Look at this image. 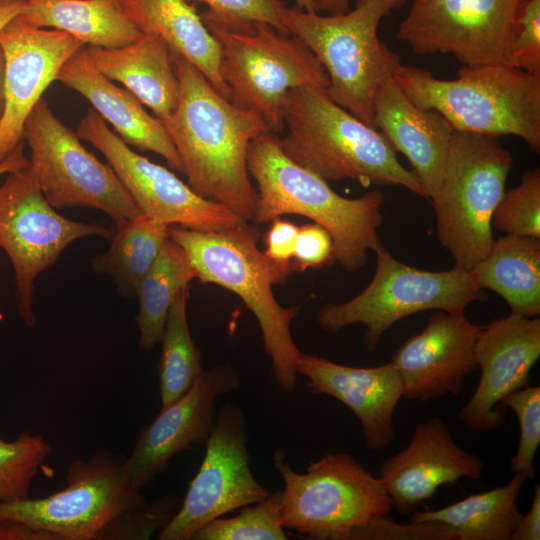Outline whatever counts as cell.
I'll use <instances>...</instances> for the list:
<instances>
[{
  "label": "cell",
  "mask_w": 540,
  "mask_h": 540,
  "mask_svg": "<svg viewBox=\"0 0 540 540\" xmlns=\"http://www.w3.org/2000/svg\"><path fill=\"white\" fill-rule=\"evenodd\" d=\"M28 164L29 160L24 155V142L22 141L9 156L0 162V176L25 168Z\"/></svg>",
  "instance_id": "cell-44"
},
{
  "label": "cell",
  "mask_w": 540,
  "mask_h": 540,
  "mask_svg": "<svg viewBox=\"0 0 540 540\" xmlns=\"http://www.w3.org/2000/svg\"><path fill=\"white\" fill-rule=\"evenodd\" d=\"M405 0H356L354 8L322 16L285 7L282 23L301 39L324 68L331 99L373 126V101L381 83L393 77L401 57L378 38L381 20Z\"/></svg>",
  "instance_id": "cell-6"
},
{
  "label": "cell",
  "mask_w": 540,
  "mask_h": 540,
  "mask_svg": "<svg viewBox=\"0 0 540 540\" xmlns=\"http://www.w3.org/2000/svg\"><path fill=\"white\" fill-rule=\"evenodd\" d=\"M200 468L181 506L158 540H191L213 519L261 501L270 493L250 468L247 424L241 408L225 403L216 414Z\"/></svg>",
  "instance_id": "cell-16"
},
{
  "label": "cell",
  "mask_w": 540,
  "mask_h": 540,
  "mask_svg": "<svg viewBox=\"0 0 540 540\" xmlns=\"http://www.w3.org/2000/svg\"><path fill=\"white\" fill-rule=\"evenodd\" d=\"M484 469L481 459L458 446L444 422L434 417L416 425L407 446L382 462L378 477L392 507L411 515L440 486L461 478L479 481Z\"/></svg>",
  "instance_id": "cell-21"
},
{
  "label": "cell",
  "mask_w": 540,
  "mask_h": 540,
  "mask_svg": "<svg viewBox=\"0 0 540 540\" xmlns=\"http://www.w3.org/2000/svg\"><path fill=\"white\" fill-rule=\"evenodd\" d=\"M394 80L418 107L441 114L454 130L514 135L540 151V76L506 64L463 65L454 80L400 65Z\"/></svg>",
  "instance_id": "cell-5"
},
{
  "label": "cell",
  "mask_w": 540,
  "mask_h": 540,
  "mask_svg": "<svg viewBox=\"0 0 540 540\" xmlns=\"http://www.w3.org/2000/svg\"><path fill=\"white\" fill-rule=\"evenodd\" d=\"M417 1H422V0H417Z\"/></svg>",
  "instance_id": "cell-50"
},
{
  "label": "cell",
  "mask_w": 540,
  "mask_h": 540,
  "mask_svg": "<svg viewBox=\"0 0 540 540\" xmlns=\"http://www.w3.org/2000/svg\"><path fill=\"white\" fill-rule=\"evenodd\" d=\"M540 357V319L509 314L481 326L475 361L481 374L475 391L457 418L471 432L486 433L505 425L504 399L530 382Z\"/></svg>",
  "instance_id": "cell-17"
},
{
  "label": "cell",
  "mask_w": 540,
  "mask_h": 540,
  "mask_svg": "<svg viewBox=\"0 0 540 540\" xmlns=\"http://www.w3.org/2000/svg\"><path fill=\"white\" fill-rule=\"evenodd\" d=\"M282 489L254 504L239 508L230 518H216L202 526L191 540H286L281 525Z\"/></svg>",
  "instance_id": "cell-33"
},
{
  "label": "cell",
  "mask_w": 540,
  "mask_h": 540,
  "mask_svg": "<svg viewBox=\"0 0 540 540\" xmlns=\"http://www.w3.org/2000/svg\"><path fill=\"white\" fill-rule=\"evenodd\" d=\"M24 3L25 0H7L0 2V32L9 22L22 13Z\"/></svg>",
  "instance_id": "cell-45"
},
{
  "label": "cell",
  "mask_w": 540,
  "mask_h": 540,
  "mask_svg": "<svg viewBox=\"0 0 540 540\" xmlns=\"http://www.w3.org/2000/svg\"><path fill=\"white\" fill-rule=\"evenodd\" d=\"M299 227L288 220L276 218L264 236L265 254L274 261L291 262Z\"/></svg>",
  "instance_id": "cell-41"
},
{
  "label": "cell",
  "mask_w": 540,
  "mask_h": 540,
  "mask_svg": "<svg viewBox=\"0 0 540 540\" xmlns=\"http://www.w3.org/2000/svg\"><path fill=\"white\" fill-rule=\"evenodd\" d=\"M526 478L514 473L503 486L469 495L437 510L414 511L411 521H435L449 526L456 540H510L522 513L517 498Z\"/></svg>",
  "instance_id": "cell-29"
},
{
  "label": "cell",
  "mask_w": 540,
  "mask_h": 540,
  "mask_svg": "<svg viewBox=\"0 0 540 540\" xmlns=\"http://www.w3.org/2000/svg\"><path fill=\"white\" fill-rule=\"evenodd\" d=\"M480 329L464 312L437 310L391 358L401 378L403 398L427 402L459 394L465 376L477 368L475 344Z\"/></svg>",
  "instance_id": "cell-20"
},
{
  "label": "cell",
  "mask_w": 540,
  "mask_h": 540,
  "mask_svg": "<svg viewBox=\"0 0 540 540\" xmlns=\"http://www.w3.org/2000/svg\"><path fill=\"white\" fill-rule=\"evenodd\" d=\"M51 453L39 434L23 431L12 441L0 437V503L29 498L32 482Z\"/></svg>",
  "instance_id": "cell-34"
},
{
  "label": "cell",
  "mask_w": 540,
  "mask_h": 540,
  "mask_svg": "<svg viewBox=\"0 0 540 540\" xmlns=\"http://www.w3.org/2000/svg\"><path fill=\"white\" fill-rule=\"evenodd\" d=\"M207 5L200 13L203 22L235 30L250 31L255 23H266L277 31L289 34L282 23V0H187Z\"/></svg>",
  "instance_id": "cell-37"
},
{
  "label": "cell",
  "mask_w": 540,
  "mask_h": 540,
  "mask_svg": "<svg viewBox=\"0 0 540 540\" xmlns=\"http://www.w3.org/2000/svg\"><path fill=\"white\" fill-rule=\"evenodd\" d=\"M195 278L197 273L185 250L168 238L136 291L139 348L151 350L160 343L173 302Z\"/></svg>",
  "instance_id": "cell-31"
},
{
  "label": "cell",
  "mask_w": 540,
  "mask_h": 540,
  "mask_svg": "<svg viewBox=\"0 0 540 540\" xmlns=\"http://www.w3.org/2000/svg\"><path fill=\"white\" fill-rule=\"evenodd\" d=\"M221 49V76L228 99L237 107L255 111L268 131L284 127V108L290 90L326 88L328 76L306 44L292 34L266 23L250 31H235L204 22Z\"/></svg>",
  "instance_id": "cell-9"
},
{
  "label": "cell",
  "mask_w": 540,
  "mask_h": 540,
  "mask_svg": "<svg viewBox=\"0 0 540 540\" xmlns=\"http://www.w3.org/2000/svg\"><path fill=\"white\" fill-rule=\"evenodd\" d=\"M4 56V106L0 117V162L23 141V127L63 65L84 45L72 35L38 28L18 17L0 32Z\"/></svg>",
  "instance_id": "cell-18"
},
{
  "label": "cell",
  "mask_w": 540,
  "mask_h": 540,
  "mask_svg": "<svg viewBox=\"0 0 540 540\" xmlns=\"http://www.w3.org/2000/svg\"><path fill=\"white\" fill-rule=\"evenodd\" d=\"M513 157L497 137L454 130L438 193L432 198L438 240L454 266L471 271L492 243V215Z\"/></svg>",
  "instance_id": "cell-7"
},
{
  "label": "cell",
  "mask_w": 540,
  "mask_h": 540,
  "mask_svg": "<svg viewBox=\"0 0 540 540\" xmlns=\"http://www.w3.org/2000/svg\"><path fill=\"white\" fill-rule=\"evenodd\" d=\"M85 51L102 75L122 84L159 120L176 109L179 80L172 52L161 39L143 34L125 46H88Z\"/></svg>",
  "instance_id": "cell-25"
},
{
  "label": "cell",
  "mask_w": 540,
  "mask_h": 540,
  "mask_svg": "<svg viewBox=\"0 0 540 540\" xmlns=\"http://www.w3.org/2000/svg\"><path fill=\"white\" fill-rule=\"evenodd\" d=\"M239 372L217 366L204 373L178 399L161 408L158 416L139 433L124 466L142 489L166 469L170 459L193 444H205L214 426V407L219 396L237 390Z\"/></svg>",
  "instance_id": "cell-19"
},
{
  "label": "cell",
  "mask_w": 540,
  "mask_h": 540,
  "mask_svg": "<svg viewBox=\"0 0 540 540\" xmlns=\"http://www.w3.org/2000/svg\"><path fill=\"white\" fill-rule=\"evenodd\" d=\"M491 225L506 235L540 239V170L526 171L520 183L504 192Z\"/></svg>",
  "instance_id": "cell-35"
},
{
  "label": "cell",
  "mask_w": 540,
  "mask_h": 540,
  "mask_svg": "<svg viewBox=\"0 0 540 540\" xmlns=\"http://www.w3.org/2000/svg\"><path fill=\"white\" fill-rule=\"evenodd\" d=\"M3 83H4V56L0 46V117L3 112L4 95H3Z\"/></svg>",
  "instance_id": "cell-47"
},
{
  "label": "cell",
  "mask_w": 540,
  "mask_h": 540,
  "mask_svg": "<svg viewBox=\"0 0 540 540\" xmlns=\"http://www.w3.org/2000/svg\"><path fill=\"white\" fill-rule=\"evenodd\" d=\"M348 540H456V535L449 526L440 522L400 524L387 515H381L354 530Z\"/></svg>",
  "instance_id": "cell-38"
},
{
  "label": "cell",
  "mask_w": 540,
  "mask_h": 540,
  "mask_svg": "<svg viewBox=\"0 0 540 540\" xmlns=\"http://www.w3.org/2000/svg\"><path fill=\"white\" fill-rule=\"evenodd\" d=\"M509 65L540 76V0H526L523 5Z\"/></svg>",
  "instance_id": "cell-39"
},
{
  "label": "cell",
  "mask_w": 540,
  "mask_h": 540,
  "mask_svg": "<svg viewBox=\"0 0 540 540\" xmlns=\"http://www.w3.org/2000/svg\"><path fill=\"white\" fill-rule=\"evenodd\" d=\"M189 286L173 302L161 337L158 363L161 408L183 395L204 373L199 347L193 341L188 321Z\"/></svg>",
  "instance_id": "cell-32"
},
{
  "label": "cell",
  "mask_w": 540,
  "mask_h": 540,
  "mask_svg": "<svg viewBox=\"0 0 540 540\" xmlns=\"http://www.w3.org/2000/svg\"><path fill=\"white\" fill-rule=\"evenodd\" d=\"M18 18L34 27L64 31L93 47H121L143 35L118 0H25Z\"/></svg>",
  "instance_id": "cell-27"
},
{
  "label": "cell",
  "mask_w": 540,
  "mask_h": 540,
  "mask_svg": "<svg viewBox=\"0 0 540 540\" xmlns=\"http://www.w3.org/2000/svg\"><path fill=\"white\" fill-rule=\"evenodd\" d=\"M75 133L100 150L143 214L169 226L205 232L226 231L247 222L225 205L197 194L167 168L132 150L92 107Z\"/></svg>",
  "instance_id": "cell-15"
},
{
  "label": "cell",
  "mask_w": 540,
  "mask_h": 540,
  "mask_svg": "<svg viewBox=\"0 0 540 540\" xmlns=\"http://www.w3.org/2000/svg\"><path fill=\"white\" fill-rule=\"evenodd\" d=\"M297 373L314 394H326L347 406L361 424L365 446L380 451L395 439V408L403 398L401 378L391 362L354 367L302 353Z\"/></svg>",
  "instance_id": "cell-22"
},
{
  "label": "cell",
  "mask_w": 540,
  "mask_h": 540,
  "mask_svg": "<svg viewBox=\"0 0 540 540\" xmlns=\"http://www.w3.org/2000/svg\"><path fill=\"white\" fill-rule=\"evenodd\" d=\"M295 4L301 10L315 12L314 0H295Z\"/></svg>",
  "instance_id": "cell-48"
},
{
  "label": "cell",
  "mask_w": 540,
  "mask_h": 540,
  "mask_svg": "<svg viewBox=\"0 0 540 540\" xmlns=\"http://www.w3.org/2000/svg\"><path fill=\"white\" fill-rule=\"evenodd\" d=\"M172 56L179 99L174 112L160 121L188 185L252 221L258 195L250 181L247 153L250 143L268 131L265 123L255 111L237 107L219 93L189 61L173 52Z\"/></svg>",
  "instance_id": "cell-1"
},
{
  "label": "cell",
  "mask_w": 540,
  "mask_h": 540,
  "mask_svg": "<svg viewBox=\"0 0 540 540\" xmlns=\"http://www.w3.org/2000/svg\"><path fill=\"white\" fill-rule=\"evenodd\" d=\"M486 299L471 271L457 266L446 271L420 270L383 247L376 251L375 272L367 287L346 302L321 307L317 322L329 333L364 325V344L372 351L391 326L409 315L427 310L464 312L470 303Z\"/></svg>",
  "instance_id": "cell-10"
},
{
  "label": "cell",
  "mask_w": 540,
  "mask_h": 540,
  "mask_svg": "<svg viewBox=\"0 0 540 540\" xmlns=\"http://www.w3.org/2000/svg\"><path fill=\"white\" fill-rule=\"evenodd\" d=\"M65 480L62 490L46 497L0 503V518L56 540H107L122 516L147 502L124 461L108 452L72 461Z\"/></svg>",
  "instance_id": "cell-11"
},
{
  "label": "cell",
  "mask_w": 540,
  "mask_h": 540,
  "mask_svg": "<svg viewBox=\"0 0 540 540\" xmlns=\"http://www.w3.org/2000/svg\"><path fill=\"white\" fill-rule=\"evenodd\" d=\"M273 462L284 482L281 525L306 539L348 540L392 508L381 479L348 453H327L304 473L292 469L281 449Z\"/></svg>",
  "instance_id": "cell-8"
},
{
  "label": "cell",
  "mask_w": 540,
  "mask_h": 540,
  "mask_svg": "<svg viewBox=\"0 0 540 540\" xmlns=\"http://www.w3.org/2000/svg\"><path fill=\"white\" fill-rule=\"evenodd\" d=\"M7 1V0H0V2Z\"/></svg>",
  "instance_id": "cell-49"
},
{
  "label": "cell",
  "mask_w": 540,
  "mask_h": 540,
  "mask_svg": "<svg viewBox=\"0 0 540 540\" xmlns=\"http://www.w3.org/2000/svg\"><path fill=\"white\" fill-rule=\"evenodd\" d=\"M540 539V485L535 483L531 507L522 514L510 540H539Z\"/></svg>",
  "instance_id": "cell-42"
},
{
  "label": "cell",
  "mask_w": 540,
  "mask_h": 540,
  "mask_svg": "<svg viewBox=\"0 0 540 540\" xmlns=\"http://www.w3.org/2000/svg\"><path fill=\"white\" fill-rule=\"evenodd\" d=\"M247 168L258 186L254 224L284 214L311 219L330 233L334 261L348 272L364 267L369 251L384 247L379 235L384 196L379 190L353 199L337 194L327 180L286 156L280 138L270 131L250 143Z\"/></svg>",
  "instance_id": "cell-2"
},
{
  "label": "cell",
  "mask_w": 540,
  "mask_h": 540,
  "mask_svg": "<svg viewBox=\"0 0 540 540\" xmlns=\"http://www.w3.org/2000/svg\"><path fill=\"white\" fill-rule=\"evenodd\" d=\"M476 284L500 295L511 314L540 313V239L505 235L493 240L484 259L471 270Z\"/></svg>",
  "instance_id": "cell-28"
},
{
  "label": "cell",
  "mask_w": 540,
  "mask_h": 540,
  "mask_svg": "<svg viewBox=\"0 0 540 540\" xmlns=\"http://www.w3.org/2000/svg\"><path fill=\"white\" fill-rule=\"evenodd\" d=\"M0 540H56V538L47 532L33 530L0 518Z\"/></svg>",
  "instance_id": "cell-43"
},
{
  "label": "cell",
  "mask_w": 540,
  "mask_h": 540,
  "mask_svg": "<svg viewBox=\"0 0 540 540\" xmlns=\"http://www.w3.org/2000/svg\"><path fill=\"white\" fill-rule=\"evenodd\" d=\"M350 0H314L315 12L325 11L329 15L345 13L349 10Z\"/></svg>",
  "instance_id": "cell-46"
},
{
  "label": "cell",
  "mask_w": 540,
  "mask_h": 540,
  "mask_svg": "<svg viewBox=\"0 0 540 540\" xmlns=\"http://www.w3.org/2000/svg\"><path fill=\"white\" fill-rule=\"evenodd\" d=\"M56 81L87 99L128 146L162 156L173 170L183 174L178 153L161 121L130 91L102 75L90 62L85 47L63 65Z\"/></svg>",
  "instance_id": "cell-24"
},
{
  "label": "cell",
  "mask_w": 540,
  "mask_h": 540,
  "mask_svg": "<svg viewBox=\"0 0 540 540\" xmlns=\"http://www.w3.org/2000/svg\"><path fill=\"white\" fill-rule=\"evenodd\" d=\"M287 135L280 139L292 161L325 180H357L367 186L398 185L428 198L383 135L335 103L326 88L290 90L284 108Z\"/></svg>",
  "instance_id": "cell-4"
},
{
  "label": "cell",
  "mask_w": 540,
  "mask_h": 540,
  "mask_svg": "<svg viewBox=\"0 0 540 540\" xmlns=\"http://www.w3.org/2000/svg\"><path fill=\"white\" fill-rule=\"evenodd\" d=\"M373 127L408 159L428 198H434L454 131L449 122L435 110L416 106L389 77L374 97Z\"/></svg>",
  "instance_id": "cell-23"
},
{
  "label": "cell",
  "mask_w": 540,
  "mask_h": 540,
  "mask_svg": "<svg viewBox=\"0 0 540 540\" xmlns=\"http://www.w3.org/2000/svg\"><path fill=\"white\" fill-rule=\"evenodd\" d=\"M29 169L54 208L88 207L118 221L141 214L111 166L98 160L41 98L23 127Z\"/></svg>",
  "instance_id": "cell-12"
},
{
  "label": "cell",
  "mask_w": 540,
  "mask_h": 540,
  "mask_svg": "<svg viewBox=\"0 0 540 540\" xmlns=\"http://www.w3.org/2000/svg\"><path fill=\"white\" fill-rule=\"evenodd\" d=\"M526 0H414L397 39L414 53L463 65L506 64Z\"/></svg>",
  "instance_id": "cell-14"
},
{
  "label": "cell",
  "mask_w": 540,
  "mask_h": 540,
  "mask_svg": "<svg viewBox=\"0 0 540 540\" xmlns=\"http://www.w3.org/2000/svg\"><path fill=\"white\" fill-rule=\"evenodd\" d=\"M29 165V164H28ZM104 224L67 219L44 197L28 166L8 173L0 185V248L7 254L16 286V308L33 326L34 283L71 243L88 236L108 239Z\"/></svg>",
  "instance_id": "cell-13"
},
{
  "label": "cell",
  "mask_w": 540,
  "mask_h": 540,
  "mask_svg": "<svg viewBox=\"0 0 540 540\" xmlns=\"http://www.w3.org/2000/svg\"><path fill=\"white\" fill-rule=\"evenodd\" d=\"M128 19L145 35L161 39L176 53L197 67L214 88L229 97L221 73V49L187 0H118Z\"/></svg>",
  "instance_id": "cell-26"
},
{
  "label": "cell",
  "mask_w": 540,
  "mask_h": 540,
  "mask_svg": "<svg viewBox=\"0 0 540 540\" xmlns=\"http://www.w3.org/2000/svg\"><path fill=\"white\" fill-rule=\"evenodd\" d=\"M169 225L146 214L115 221L109 247L94 256L92 270L109 275L124 296L137 288L169 238Z\"/></svg>",
  "instance_id": "cell-30"
},
{
  "label": "cell",
  "mask_w": 540,
  "mask_h": 540,
  "mask_svg": "<svg viewBox=\"0 0 540 540\" xmlns=\"http://www.w3.org/2000/svg\"><path fill=\"white\" fill-rule=\"evenodd\" d=\"M333 261V240L330 233L316 223L299 227L291 260L293 271L304 272Z\"/></svg>",
  "instance_id": "cell-40"
},
{
  "label": "cell",
  "mask_w": 540,
  "mask_h": 540,
  "mask_svg": "<svg viewBox=\"0 0 540 540\" xmlns=\"http://www.w3.org/2000/svg\"><path fill=\"white\" fill-rule=\"evenodd\" d=\"M260 236L248 222L220 232L169 227V238L185 250L197 279L232 291L254 314L275 381L284 392H292L302 352L292 338L290 325L301 306L282 307L272 286L285 284L294 271L291 262L274 261L258 248Z\"/></svg>",
  "instance_id": "cell-3"
},
{
  "label": "cell",
  "mask_w": 540,
  "mask_h": 540,
  "mask_svg": "<svg viewBox=\"0 0 540 540\" xmlns=\"http://www.w3.org/2000/svg\"><path fill=\"white\" fill-rule=\"evenodd\" d=\"M503 406L515 413L519 425V442L511 459V471L534 479V460L540 444V386L528 384L513 391L504 399Z\"/></svg>",
  "instance_id": "cell-36"
}]
</instances>
